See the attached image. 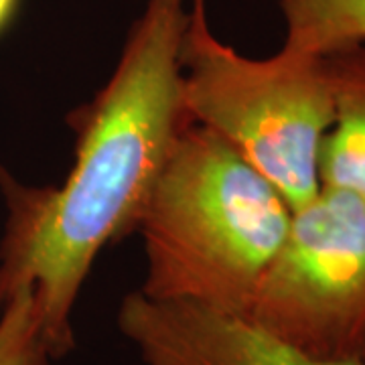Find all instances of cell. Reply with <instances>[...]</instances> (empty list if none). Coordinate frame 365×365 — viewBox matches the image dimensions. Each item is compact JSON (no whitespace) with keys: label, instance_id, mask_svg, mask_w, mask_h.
Here are the masks:
<instances>
[{"label":"cell","instance_id":"cell-1","mask_svg":"<svg viewBox=\"0 0 365 365\" xmlns=\"http://www.w3.org/2000/svg\"><path fill=\"white\" fill-rule=\"evenodd\" d=\"M185 0H146L120 59L90 102L69 112L73 163L59 185H26L0 165L6 220L0 311L21 290L39 300L53 359L76 349L73 311L98 256L138 230L182 128Z\"/></svg>","mask_w":365,"mask_h":365},{"label":"cell","instance_id":"cell-2","mask_svg":"<svg viewBox=\"0 0 365 365\" xmlns=\"http://www.w3.org/2000/svg\"><path fill=\"white\" fill-rule=\"evenodd\" d=\"M292 209L234 146L201 124L179 134L138 223L148 299L246 317Z\"/></svg>","mask_w":365,"mask_h":365},{"label":"cell","instance_id":"cell-3","mask_svg":"<svg viewBox=\"0 0 365 365\" xmlns=\"http://www.w3.org/2000/svg\"><path fill=\"white\" fill-rule=\"evenodd\" d=\"M179 61L189 120L234 146L292 211L309 203L321 191L319 153L335 114L325 55L246 57L213 35L199 4Z\"/></svg>","mask_w":365,"mask_h":365},{"label":"cell","instance_id":"cell-4","mask_svg":"<svg viewBox=\"0 0 365 365\" xmlns=\"http://www.w3.org/2000/svg\"><path fill=\"white\" fill-rule=\"evenodd\" d=\"M252 323L319 359H365V199L321 187L292 211Z\"/></svg>","mask_w":365,"mask_h":365},{"label":"cell","instance_id":"cell-5","mask_svg":"<svg viewBox=\"0 0 365 365\" xmlns=\"http://www.w3.org/2000/svg\"><path fill=\"white\" fill-rule=\"evenodd\" d=\"M116 323L143 365H365L299 351L248 317L191 302L148 299L132 290Z\"/></svg>","mask_w":365,"mask_h":365},{"label":"cell","instance_id":"cell-6","mask_svg":"<svg viewBox=\"0 0 365 365\" xmlns=\"http://www.w3.org/2000/svg\"><path fill=\"white\" fill-rule=\"evenodd\" d=\"M325 59L335 114L319 153L321 187L365 199V43L327 53Z\"/></svg>","mask_w":365,"mask_h":365},{"label":"cell","instance_id":"cell-7","mask_svg":"<svg viewBox=\"0 0 365 365\" xmlns=\"http://www.w3.org/2000/svg\"><path fill=\"white\" fill-rule=\"evenodd\" d=\"M282 51L327 55L365 43V0H280Z\"/></svg>","mask_w":365,"mask_h":365},{"label":"cell","instance_id":"cell-8","mask_svg":"<svg viewBox=\"0 0 365 365\" xmlns=\"http://www.w3.org/2000/svg\"><path fill=\"white\" fill-rule=\"evenodd\" d=\"M53 361L39 300L31 288H25L0 311V365H51Z\"/></svg>","mask_w":365,"mask_h":365},{"label":"cell","instance_id":"cell-9","mask_svg":"<svg viewBox=\"0 0 365 365\" xmlns=\"http://www.w3.org/2000/svg\"><path fill=\"white\" fill-rule=\"evenodd\" d=\"M16 6H19V0H0V33L13 21Z\"/></svg>","mask_w":365,"mask_h":365},{"label":"cell","instance_id":"cell-10","mask_svg":"<svg viewBox=\"0 0 365 365\" xmlns=\"http://www.w3.org/2000/svg\"><path fill=\"white\" fill-rule=\"evenodd\" d=\"M199 4H205V0H191V6H199Z\"/></svg>","mask_w":365,"mask_h":365},{"label":"cell","instance_id":"cell-11","mask_svg":"<svg viewBox=\"0 0 365 365\" xmlns=\"http://www.w3.org/2000/svg\"><path fill=\"white\" fill-rule=\"evenodd\" d=\"M364 364H365V359H364Z\"/></svg>","mask_w":365,"mask_h":365}]
</instances>
